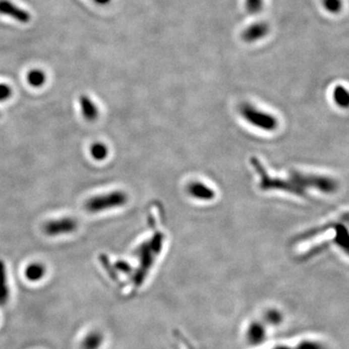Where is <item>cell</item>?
I'll list each match as a JSON object with an SVG mask.
<instances>
[{"label":"cell","mask_w":349,"mask_h":349,"mask_svg":"<svg viewBox=\"0 0 349 349\" xmlns=\"http://www.w3.org/2000/svg\"><path fill=\"white\" fill-rule=\"evenodd\" d=\"M251 164L260 178L262 190L282 191L306 197L310 191L321 193H334L337 189V183L324 174H312L293 171L285 177L271 176L257 158L251 159Z\"/></svg>","instance_id":"cell-1"},{"label":"cell","mask_w":349,"mask_h":349,"mask_svg":"<svg viewBox=\"0 0 349 349\" xmlns=\"http://www.w3.org/2000/svg\"><path fill=\"white\" fill-rule=\"evenodd\" d=\"M162 233L157 232L150 241H147L138 250L139 266L132 277V282L135 287H141L149 276L161 250L163 244Z\"/></svg>","instance_id":"cell-2"},{"label":"cell","mask_w":349,"mask_h":349,"mask_svg":"<svg viewBox=\"0 0 349 349\" xmlns=\"http://www.w3.org/2000/svg\"><path fill=\"white\" fill-rule=\"evenodd\" d=\"M243 119L252 127L268 133L274 132L278 128V120L270 112L251 105L244 104L240 108Z\"/></svg>","instance_id":"cell-3"},{"label":"cell","mask_w":349,"mask_h":349,"mask_svg":"<svg viewBox=\"0 0 349 349\" xmlns=\"http://www.w3.org/2000/svg\"><path fill=\"white\" fill-rule=\"evenodd\" d=\"M128 201L127 194L122 190H114L105 194L97 195L87 200L85 208L91 213L110 211L125 206Z\"/></svg>","instance_id":"cell-4"},{"label":"cell","mask_w":349,"mask_h":349,"mask_svg":"<svg viewBox=\"0 0 349 349\" xmlns=\"http://www.w3.org/2000/svg\"><path fill=\"white\" fill-rule=\"evenodd\" d=\"M270 329L261 318L250 319L244 329V340L250 348L258 349L267 344Z\"/></svg>","instance_id":"cell-5"},{"label":"cell","mask_w":349,"mask_h":349,"mask_svg":"<svg viewBox=\"0 0 349 349\" xmlns=\"http://www.w3.org/2000/svg\"><path fill=\"white\" fill-rule=\"evenodd\" d=\"M258 349H329L324 341L315 337H302L294 341H279L265 344Z\"/></svg>","instance_id":"cell-6"},{"label":"cell","mask_w":349,"mask_h":349,"mask_svg":"<svg viewBox=\"0 0 349 349\" xmlns=\"http://www.w3.org/2000/svg\"><path fill=\"white\" fill-rule=\"evenodd\" d=\"M78 228V223L72 217H63L60 219H52L46 222L43 226V231L50 237H59L73 233Z\"/></svg>","instance_id":"cell-7"},{"label":"cell","mask_w":349,"mask_h":349,"mask_svg":"<svg viewBox=\"0 0 349 349\" xmlns=\"http://www.w3.org/2000/svg\"><path fill=\"white\" fill-rule=\"evenodd\" d=\"M188 195L195 200L199 201H212L215 198V192L212 187L202 182H191L187 186Z\"/></svg>","instance_id":"cell-8"},{"label":"cell","mask_w":349,"mask_h":349,"mask_svg":"<svg viewBox=\"0 0 349 349\" xmlns=\"http://www.w3.org/2000/svg\"><path fill=\"white\" fill-rule=\"evenodd\" d=\"M0 14L8 16L20 23H28L30 15L24 9H21L9 0H0Z\"/></svg>","instance_id":"cell-9"},{"label":"cell","mask_w":349,"mask_h":349,"mask_svg":"<svg viewBox=\"0 0 349 349\" xmlns=\"http://www.w3.org/2000/svg\"><path fill=\"white\" fill-rule=\"evenodd\" d=\"M269 33V25L266 23H255L245 29L243 32V39L246 42L252 43L265 37Z\"/></svg>","instance_id":"cell-10"},{"label":"cell","mask_w":349,"mask_h":349,"mask_svg":"<svg viewBox=\"0 0 349 349\" xmlns=\"http://www.w3.org/2000/svg\"><path fill=\"white\" fill-rule=\"evenodd\" d=\"M262 321L268 326L269 329L276 328L284 322V313L276 308H269L264 311L261 317Z\"/></svg>","instance_id":"cell-11"},{"label":"cell","mask_w":349,"mask_h":349,"mask_svg":"<svg viewBox=\"0 0 349 349\" xmlns=\"http://www.w3.org/2000/svg\"><path fill=\"white\" fill-rule=\"evenodd\" d=\"M80 105H81V110L85 120L87 122H94L98 115L99 111L96 106V104L90 99L88 96L83 95L80 98Z\"/></svg>","instance_id":"cell-12"},{"label":"cell","mask_w":349,"mask_h":349,"mask_svg":"<svg viewBox=\"0 0 349 349\" xmlns=\"http://www.w3.org/2000/svg\"><path fill=\"white\" fill-rule=\"evenodd\" d=\"M46 274V267L42 263H30L25 270V277L31 282L40 281Z\"/></svg>","instance_id":"cell-13"},{"label":"cell","mask_w":349,"mask_h":349,"mask_svg":"<svg viewBox=\"0 0 349 349\" xmlns=\"http://www.w3.org/2000/svg\"><path fill=\"white\" fill-rule=\"evenodd\" d=\"M10 289L7 282L6 268L2 261H0V307L5 306L9 301Z\"/></svg>","instance_id":"cell-14"},{"label":"cell","mask_w":349,"mask_h":349,"mask_svg":"<svg viewBox=\"0 0 349 349\" xmlns=\"http://www.w3.org/2000/svg\"><path fill=\"white\" fill-rule=\"evenodd\" d=\"M103 340H104V337L100 332L92 331L84 337L81 343V348L99 349L103 343Z\"/></svg>","instance_id":"cell-15"},{"label":"cell","mask_w":349,"mask_h":349,"mask_svg":"<svg viewBox=\"0 0 349 349\" xmlns=\"http://www.w3.org/2000/svg\"><path fill=\"white\" fill-rule=\"evenodd\" d=\"M89 152H90V155L93 159H95L97 161H102L108 157L109 149L104 143L96 142L90 146Z\"/></svg>","instance_id":"cell-16"},{"label":"cell","mask_w":349,"mask_h":349,"mask_svg":"<svg viewBox=\"0 0 349 349\" xmlns=\"http://www.w3.org/2000/svg\"><path fill=\"white\" fill-rule=\"evenodd\" d=\"M26 80L31 87H41L46 82V75L39 69H33L28 72Z\"/></svg>","instance_id":"cell-17"},{"label":"cell","mask_w":349,"mask_h":349,"mask_svg":"<svg viewBox=\"0 0 349 349\" xmlns=\"http://www.w3.org/2000/svg\"><path fill=\"white\" fill-rule=\"evenodd\" d=\"M334 100L339 107L346 108L348 106V92L342 86H337L334 90Z\"/></svg>","instance_id":"cell-18"},{"label":"cell","mask_w":349,"mask_h":349,"mask_svg":"<svg viewBox=\"0 0 349 349\" xmlns=\"http://www.w3.org/2000/svg\"><path fill=\"white\" fill-rule=\"evenodd\" d=\"M323 6L328 12L336 14L341 10L342 1L341 0H323Z\"/></svg>","instance_id":"cell-19"},{"label":"cell","mask_w":349,"mask_h":349,"mask_svg":"<svg viewBox=\"0 0 349 349\" xmlns=\"http://www.w3.org/2000/svg\"><path fill=\"white\" fill-rule=\"evenodd\" d=\"M246 8L250 14H257L263 9V0H246Z\"/></svg>","instance_id":"cell-20"},{"label":"cell","mask_w":349,"mask_h":349,"mask_svg":"<svg viewBox=\"0 0 349 349\" xmlns=\"http://www.w3.org/2000/svg\"><path fill=\"white\" fill-rule=\"evenodd\" d=\"M12 95V89L8 85L0 84V102L9 99Z\"/></svg>","instance_id":"cell-21"},{"label":"cell","mask_w":349,"mask_h":349,"mask_svg":"<svg viewBox=\"0 0 349 349\" xmlns=\"http://www.w3.org/2000/svg\"><path fill=\"white\" fill-rule=\"evenodd\" d=\"M96 3H98V4H101V5H105V4H107V3H109L111 0H94Z\"/></svg>","instance_id":"cell-22"}]
</instances>
